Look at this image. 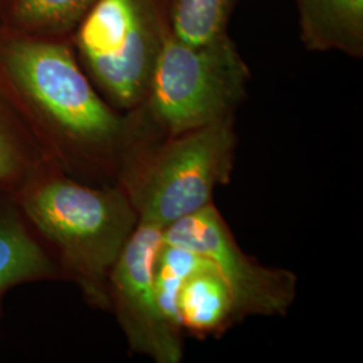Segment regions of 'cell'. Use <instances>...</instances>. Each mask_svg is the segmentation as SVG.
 I'll use <instances>...</instances> for the list:
<instances>
[{"label": "cell", "instance_id": "obj_7", "mask_svg": "<svg viewBox=\"0 0 363 363\" xmlns=\"http://www.w3.org/2000/svg\"><path fill=\"white\" fill-rule=\"evenodd\" d=\"M163 242V228L139 220L109 273L108 298L132 350L157 363H178L183 358L182 333L164 319L154 286Z\"/></svg>", "mask_w": 363, "mask_h": 363}, {"label": "cell", "instance_id": "obj_4", "mask_svg": "<svg viewBox=\"0 0 363 363\" xmlns=\"http://www.w3.org/2000/svg\"><path fill=\"white\" fill-rule=\"evenodd\" d=\"M77 57L123 111L143 104L169 25L164 0H94L72 31Z\"/></svg>", "mask_w": 363, "mask_h": 363}, {"label": "cell", "instance_id": "obj_5", "mask_svg": "<svg viewBox=\"0 0 363 363\" xmlns=\"http://www.w3.org/2000/svg\"><path fill=\"white\" fill-rule=\"evenodd\" d=\"M234 148L233 117L167 138L130 179L127 194L139 220L166 229L208 206L230 181Z\"/></svg>", "mask_w": 363, "mask_h": 363}, {"label": "cell", "instance_id": "obj_3", "mask_svg": "<svg viewBox=\"0 0 363 363\" xmlns=\"http://www.w3.org/2000/svg\"><path fill=\"white\" fill-rule=\"evenodd\" d=\"M250 70L229 34L190 45L167 34L150 91L136 116L166 138L233 117L247 96Z\"/></svg>", "mask_w": 363, "mask_h": 363}, {"label": "cell", "instance_id": "obj_1", "mask_svg": "<svg viewBox=\"0 0 363 363\" xmlns=\"http://www.w3.org/2000/svg\"><path fill=\"white\" fill-rule=\"evenodd\" d=\"M0 91L25 109L58 151H111L130 123L97 94L64 37L23 33L0 40Z\"/></svg>", "mask_w": 363, "mask_h": 363}, {"label": "cell", "instance_id": "obj_14", "mask_svg": "<svg viewBox=\"0 0 363 363\" xmlns=\"http://www.w3.org/2000/svg\"><path fill=\"white\" fill-rule=\"evenodd\" d=\"M1 97V93H0ZM30 155L0 101V186L22 179L28 171Z\"/></svg>", "mask_w": 363, "mask_h": 363}, {"label": "cell", "instance_id": "obj_13", "mask_svg": "<svg viewBox=\"0 0 363 363\" xmlns=\"http://www.w3.org/2000/svg\"><path fill=\"white\" fill-rule=\"evenodd\" d=\"M208 264L198 253L187 247L163 242L154 269V286L159 308L172 328L183 330L178 315V295L189 274Z\"/></svg>", "mask_w": 363, "mask_h": 363}, {"label": "cell", "instance_id": "obj_8", "mask_svg": "<svg viewBox=\"0 0 363 363\" xmlns=\"http://www.w3.org/2000/svg\"><path fill=\"white\" fill-rule=\"evenodd\" d=\"M300 39L311 52L363 55V0H294Z\"/></svg>", "mask_w": 363, "mask_h": 363}, {"label": "cell", "instance_id": "obj_9", "mask_svg": "<svg viewBox=\"0 0 363 363\" xmlns=\"http://www.w3.org/2000/svg\"><path fill=\"white\" fill-rule=\"evenodd\" d=\"M183 330L211 334L237 320L233 295L220 273L208 261L190 273L178 295Z\"/></svg>", "mask_w": 363, "mask_h": 363}, {"label": "cell", "instance_id": "obj_11", "mask_svg": "<svg viewBox=\"0 0 363 363\" xmlns=\"http://www.w3.org/2000/svg\"><path fill=\"white\" fill-rule=\"evenodd\" d=\"M52 272L50 259L22 226L0 220V295L10 286Z\"/></svg>", "mask_w": 363, "mask_h": 363}, {"label": "cell", "instance_id": "obj_15", "mask_svg": "<svg viewBox=\"0 0 363 363\" xmlns=\"http://www.w3.org/2000/svg\"><path fill=\"white\" fill-rule=\"evenodd\" d=\"M164 1H166V0H164Z\"/></svg>", "mask_w": 363, "mask_h": 363}, {"label": "cell", "instance_id": "obj_6", "mask_svg": "<svg viewBox=\"0 0 363 363\" xmlns=\"http://www.w3.org/2000/svg\"><path fill=\"white\" fill-rule=\"evenodd\" d=\"M164 242L187 247L213 264L233 295L237 320L249 315L283 316L294 304L296 276L245 255L213 203L167 226Z\"/></svg>", "mask_w": 363, "mask_h": 363}, {"label": "cell", "instance_id": "obj_12", "mask_svg": "<svg viewBox=\"0 0 363 363\" xmlns=\"http://www.w3.org/2000/svg\"><path fill=\"white\" fill-rule=\"evenodd\" d=\"M94 0H13L11 21L23 33L65 37L77 26Z\"/></svg>", "mask_w": 363, "mask_h": 363}, {"label": "cell", "instance_id": "obj_2", "mask_svg": "<svg viewBox=\"0 0 363 363\" xmlns=\"http://www.w3.org/2000/svg\"><path fill=\"white\" fill-rule=\"evenodd\" d=\"M22 208L58 247L85 295L100 306L109 304V273L139 222L128 194L62 175H40L27 182Z\"/></svg>", "mask_w": 363, "mask_h": 363}, {"label": "cell", "instance_id": "obj_10", "mask_svg": "<svg viewBox=\"0 0 363 363\" xmlns=\"http://www.w3.org/2000/svg\"><path fill=\"white\" fill-rule=\"evenodd\" d=\"M238 0H166L169 33L190 45H202L228 33Z\"/></svg>", "mask_w": 363, "mask_h": 363}]
</instances>
